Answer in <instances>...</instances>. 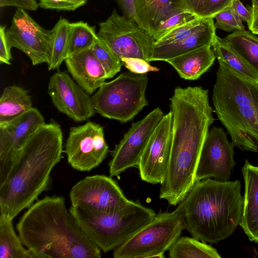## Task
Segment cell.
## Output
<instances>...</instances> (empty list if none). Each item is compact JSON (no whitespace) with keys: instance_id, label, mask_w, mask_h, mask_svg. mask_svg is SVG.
I'll use <instances>...</instances> for the list:
<instances>
[{"instance_id":"obj_24","label":"cell","mask_w":258,"mask_h":258,"mask_svg":"<svg viewBox=\"0 0 258 258\" xmlns=\"http://www.w3.org/2000/svg\"><path fill=\"white\" fill-rule=\"evenodd\" d=\"M72 23L60 17L50 30V56L47 63L49 71L58 69L69 55Z\"/></svg>"},{"instance_id":"obj_41","label":"cell","mask_w":258,"mask_h":258,"mask_svg":"<svg viewBox=\"0 0 258 258\" xmlns=\"http://www.w3.org/2000/svg\"><path fill=\"white\" fill-rule=\"evenodd\" d=\"M206 0H181L182 5L186 11L197 15L198 11Z\"/></svg>"},{"instance_id":"obj_17","label":"cell","mask_w":258,"mask_h":258,"mask_svg":"<svg viewBox=\"0 0 258 258\" xmlns=\"http://www.w3.org/2000/svg\"><path fill=\"white\" fill-rule=\"evenodd\" d=\"M47 92L56 109L75 121L86 120L96 113L90 95L67 72L58 71L50 77Z\"/></svg>"},{"instance_id":"obj_6","label":"cell","mask_w":258,"mask_h":258,"mask_svg":"<svg viewBox=\"0 0 258 258\" xmlns=\"http://www.w3.org/2000/svg\"><path fill=\"white\" fill-rule=\"evenodd\" d=\"M71 213L87 238L104 252L114 250L155 217V211L132 201L124 208L112 213H96L73 207Z\"/></svg>"},{"instance_id":"obj_9","label":"cell","mask_w":258,"mask_h":258,"mask_svg":"<svg viewBox=\"0 0 258 258\" xmlns=\"http://www.w3.org/2000/svg\"><path fill=\"white\" fill-rule=\"evenodd\" d=\"M99 26L98 39L118 60L137 57L149 61L155 40L138 24L120 15L114 9Z\"/></svg>"},{"instance_id":"obj_12","label":"cell","mask_w":258,"mask_h":258,"mask_svg":"<svg viewBox=\"0 0 258 258\" xmlns=\"http://www.w3.org/2000/svg\"><path fill=\"white\" fill-rule=\"evenodd\" d=\"M163 112L157 107L141 120L134 122L122 140L111 152L110 177L118 176L129 168L138 166L142 154Z\"/></svg>"},{"instance_id":"obj_14","label":"cell","mask_w":258,"mask_h":258,"mask_svg":"<svg viewBox=\"0 0 258 258\" xmlns=\"http://www.w3.org/2000/svg\"><path fill=\"white\" fill-rule=\"evenodd\" d=\"M45 120L32 107L13 120L0 124V184L5 180L19 151Z\"/></svg>"},{"instance_id":"obj_13","label":"cell","mask_w":258,"mask_h":258,"mask_svg":"<svg viewBox=\"0 0 258 258\" xmlns=\"http://www.w3.org/2000/svg\"><path fill=\"white\" fill-rule=\"evenodd\" d=\"M6 36L11 47L25 53L32 64L48 63L50 56V30L37 23L25 10L17 8Z\"/></svg>"},{"instance_id":"obj_37","label":"cell","mask_w":258,"mask_h":258,"mask_svg":"<svg viewBox=\"0 0 258 258\" xmlns=\"http://www.w3.org/2000/svg\"><path fill=\"white\" fill-rule=\"evenodd\" d=\"M114 1L118 5L123 16L128 20L136 23L142 27L137 14L136 0Z\"/></svg>"},{"instance_id":"obj_43","label":"cell","mask_w":258,"mask_h":258,"mask_svg":"<svg viewBox=\"0 0 258 258\" xmlns=\"http://www.w3.org/2000/svg\"><path fill=\"white\" fill-rule=\"evenodd\" d=\"M252 15L258 11V0H251Z\"/></svg>"},{"instance_id":"obj_25","label":"cell","mask_w":258,"mask_h":258,"mask_svg":"<svg viewBox=\"0 0 258 258\" xmlns=\"http://www.w3.org/2000/svg\"><path fill=\"white\" fill-rule=\"evenodd\" d=\"M13 220L0 215V258H34L17 235Z\"/></svg>"},{"instance_id":"obj_44","label":"cell","mask_w":258,"mask_h":258,"mask_svg":"<svg viewBox=\"0 0 258 258\" xmlns=\"http://www.w3.org/2000/svg\"><path fill=\"white\" fill-rule=\"evenodd\" d=\"M257 170H258V167H257Z\"/></svg>"},{"instance_id":"obj_16","label":"cell","mask_w":258,"mask_h":258,"mask_svg":"<svg viewBox=\"0 0 258 258\" xmlns=\"http://www.w3.org/2000/svg\"><path fill=\"white\" fill-rule=\"evenodd\" d=\"M172 114L164 115L151 135L138 165L141 179L161 183L168 168L171 146Z\"/></svg>"},{"instance_id":"obj_11","label":"cell","mask_w":258,"mask_h":258,"mask_svg":"<svg viewBox=\"0 0 258 258\" xmlns=\"http://www.w3.org/2000/svg\"><path fill=\"white\" fill-rule=\"evenodd\" d=\"M109 151L103 127L94 122L72 127L64 153L70 165L81 171H89L99 166Z\"/></svg>"},{"instance_id":"obj_23","label":"cell","mask_w":258,"mask_h":258,"mask_svg":"<svg viewBox=\"0 0 258 258\" xmlns=\"http://www.w3.org/2000/svg\"><path fill=\"white\" fill-rule=\"evenodd\" d=\"M32 107L29 91L16 86L5 88L0 98V124L6 123Z\"/></svg>"},{"instance_id":"obj_31","label":"cell","mask_w":258,"mask_h":258,"mask_svg":"<svg viewBox=\"0 0 258 258\" xmlns=\"http://www.w3.org/2000/svg\"><path fill=\"white\" fill-rule=\"evenodd\" d=\"M204 19V18L198 17L186 23L175 28L159 40L155 41V44H168L179 42L185 39L199 28Z\"/></svg>"},{"instance_id":"obj_1","label":"cell","mask_w":258,"mask_h":258,"mask_svg":"<svg viewBox=\"0 0 258 258\" xmlns=\"http://www.w3.org/2000/svg\"><path fill=\"white\" fill-rule=\"evenodd\" d=\"M172 114L169 164L159 198L176 206L197 182L196 172L202 147L214 121L208 91L200 86L176 87L169 98Z\"/></svg>"},{"instance_id":"obj_8","label":"cell","mask_w":258,"mask_h":258,"mask_svg":"<svg viewBox=\"0 0 258 258\" xmlns=\"http://www.w3.org/2000/svg\"><path fill=\"white\" fill-rule=\"evenodd\" d=\"M184 229L177 208L171 212H160L125 242L113 250L114 258L165 257Z\"/></svg>"},{"instance_id":"obj_3","label":"cell","mask_w":258,"mask_h":258,"mask_svg":"<svg viewBox=\"0 0 258 258\" xmlns=\"http://www.w3.org/2000/svg\"><path fill=\"white\" fill-rule=\"evenodd\" d=\"M16 229L34 258H99L100 249L76 222L64 199L46 196L31 205Z\"/></svg>"},{"instance_id":"obj_29","label":"cell","mask_w":258,"mask_h":258,"mask_svg":"<svg viewBox=\"0 0 258 258\" xmlns=\"http://www.w3.org/2000/svg\"><path fill=\"white\" fill-rule=\"evenodd\" d=\"M98 39L95 27L81 21L72 23L68 56L90 49Z\"/></svg>"},{"instance_id":"obj_26","label":"cell","mask_w":258,"mask_h":258,"mask_svg":"<svg viewBox=\"0 0 258 258\" xmlns=\"http://www.w3.org/2000/svg\"><path fill=\"white\" fill-rule=\"evenodd\" d=\"M224 39L228 45L258 73V37L250 31L235 30Z\"/></svg>"},{"instance_id":"obj_38","label":"cell","mask_w":258,"mask_h":258,"mask_svg":"<svg viewBox=\"0 0 258 258\" xmlns=\"http://www.w3.org/2000/svg\"><path fill=\"white\" fill-rule=\"evenodd\" d=\"M6 27V25L0 27V62L10 65L12 58L11 53L12 47L7 38Z\"/></svg>"},{"instance_id":"obj_5","label":"cell","mask_w":258,"mask_h":258,"mask_svg":"<svg viewBox=\"0 0 258 258\" xmlns=\"http://www.w3.org/2000/svg\"><path fill=\"white\" fill-rule=\"evenodd\" d=\"M212 101L231 143L244 151H258V83L218 61Z\"/></svg>"},{"instance_id":"obj_34","label":"cell","mask_w":258,"mask_h":258,"mask_svg":"<svg viewBox=\"0 0 258 258\" xmlns=\"http://www.w3.org/2000/svg\"><path fill=\"white\" fill-rule=\"evenodd\" d=\"M38 7L58 11H72L84 6L88 0H38Z\"/></svg>"},{"instance_id":"obj_39","label":"cell","mask_w":258,"mask_h":258,"mask_svg":"<svg viewBox=\"0 0 258 258\" xmlns=\"http://www.w3.org/2000/svg\"><path fill=\"white\" fill-rule=\"evenodd\" d=\"M230 7L240 19L246 22L249 27L251 24L253 16L251 8H246L240 0H233Z\"/></svg>"},{"instance_id":"obj_18","label":"cell","mask_w":258,"mask_h":258,"mask_svg":"<svg viewBox=\"0 0 258 258\" xmlns=\"http://www.w3.org/2000/svg\"><path fill=\"white\" fill-rule=\"evenodd\" d=\"M64 62L72 78L89 95L107 79L101 63L91 49L69 55Z\"/></svg>"},{"instance_id":"obj_30","label":"cell","mask_w":258,"mask_h":258,"mask_svg":"<svg viewBox=\"0 0 258 258\" xmlns=\"http://www.w3.org/2000/svg\"><path fill=\"white\" fill-rule=\"evenodd\" d=\"M90 49L101 63L107 79L113 77L120 72L122 66L121 62L99 39Z\"/></svg>"},{"instance_id":"obj_45","label":"cell","mask_w":258,"mask_h":258,"mask_svg":"<svg viewBox=\"0 0 258 258\" xmlns=\"http://www.w3.org/2000/svg\"><path fill=\"white\" fill-rule=\"evenodd\" d=\"M258 35V34H257Z\"/></svg>"},{"instance_id":"obj_33","label":"cell","mask_w":258,"mask_h":258,"mask_svg":"<svg viewBox=\"0 0 258 258\" xmlns=\"http://www.w3.org/2000/svg\"><path fill=\"white\" fill-rule=\"evenodd\" d=\"M214 19L216 20L214 23L216 28L228 32L244 29L242 21L230 6L216 14Z\"/></svg>"},{"instance_id":"obj_10","label":"cell","mask_w":258,"mask_h":258,"mask_svg":"<svg viewBox=\"0 0 258 258\" xmlns=\"http://www.w3.org/2000/svg\"><path fill=\"white\" fill-rule=\"evenodd\" d=\"M70 198L72 206L96 213L119 211L132 201L115 180L104 175L85 177L72 187Z\"/></svg>"},{"instance_id":"obj_21","label":"cell","mask_w":258,"mask_h":258,"mask_svg":"<svg viewBox=\"0 0 258 258\" xmlns=\"http://www.w3.org/2000/svg\"><path fill=\"white\" fill-rule=\"evenodd\" d=\"M136 8L142 27L152 36L161 23L185 10L181 0H136Z\"/></svg>"},{"instance_id":"obj_15","label":"cell","mask_w":258,"mask_h":258,"mask_svg":"<svg viewBox=\"0 0 258 258\" xmlns=\"http://www.w3.org/2000/svg\"><path fill=\"white\" fill-rule=\"evenodd\" d=\"M233 147L222 128L214 126L209 131L198 164L197 181L209 178L228 180L235 165Z\"/></svg>"},{"instance_id":"obj_40","label":"cell","mask_w":258,"mask_h":258,"mask_svg":"<svg viewBox=\"0 0 258 258\" xmlns=\"http://www.w3.org/2000/svg\"><path fill=\"white\" fill-rule=\"evenodd\" d=\"M16 7L29 11H36L38 7L36 0H0V7Z\"/></svg>"},{"instance_id":"obj_27","label":"cell","mask_w":258,"mask_h":258,"mask_svg":"<svg viewBox=\"0 0 258 258\" xmlns=\"http://www.w3.org/2000/svg\"><path fill=\"white\" fill-rule=\"evenodd\" d=\"M170 258H220L217 249L194 237H179L169 250Z\"/></svg>"},{"instance_id":"obj_4","label":"cell","mask_w":258,"mask_h":258,"mask_svg":"<svg viewBox=\"0 0 258 258\" xmlns=\"http://www.w3.org/2000/svg\"><path fill=\"white\" fill-rule=\"evenodd\" d=\"M242 204L239 180L209 178L197 181L177 208L184 229L192 237L217 243L239 225Z\"/></svg>"},{"instance_id":"obj_35","label":"cell","mask_w":258,"mask_h":258,"mask_svg":"<svg viewBox=\"0 0 258 258\" xmlns=\"http://www.w3.org/2000/svg\"><path fill=\"white\" fill-rule=\"evenodd\" d=\"M120 61L130 72L137 74H144L150 72H158L159 69L151 66L149 61L137 57H124Z\"/></svg>"},{"instance_id":"obj_42","label":"cell","mask_w":258,"mask_h":258,"mask_svg":"<svg viewBox=\"0 0 258 258\" xmlns=\"http://www.w3.org/2000/svg\"><path fill=\"white\" fill-rule=\"evenodd\" d=\"M248 29L253 34H258V11L253 15L251 24Z\"/></svg>"},{"instance_id":"obj_22","label":"cell","mask_w":258,"mask_h":258,"mask_svg":"<svg viewBox=\"0 0 258 258\" xmlns=\"http://www.w3.org/2000/svg\"><path fill=\"white\" fill-rule=\"evenodd\" d=\"M212 46H206L167 59L179 76L185 80H196L213 64L216 55Z\"/></svg>"},{"instance_id":"obj_7","label":"cell","mask_w":258,"mask_h":258,"mask_svg":"<svg viewBox=\"0 0 258 258\" xmlns=\"http://www.w3.org/2000/svg\"><path fill=\"white\" fill-rule=\"evenodd\" d=\"M148 81L146 74L128 72L104 82L91 97L95 112L121 123L132 120L148 104L145 96Z\"/></svg>"},{"instance_id":"obj_2","label":"cell","mask_w":258,"mask_h":258,"mask_svg":"<svg viewBox=\"0 0 258 258\" xmlns=\"http://www.w3.org/2000/svg\"><path fill=\"white\" fill-rule=\"evenodd\" d=\"M63 135L52 120L40 126L19 151L0 185V213L12 219L47 189L50 173L62 157Z\"/></svg>"},{"instance_id":"obj_36","label":"cell","mask_w":258,"mask_h":258,"mask_svg":"<svg viewBox=\"0 0 258 258\" xmlns=\"http://www.w3.org/2000/svg\"><path fill=\"white\" fill-rule=\"evenodd\" d=\"M233 0H206L197 15L201 18H212L230 7Z\"/></svg>"},{"instance_id":"obj_32","label":"cell","mask_w":258,"mask_h":258,"mask_svg":"<svg viewBox=\"0 0 258 258\" xmlns=\"http://www.w3.org/2000/svg\"><path fill=\"white\" fill-rule=\"evenodd\" d=\"M197 17V15L189 11H181L161 23L155 29L152 36L155 41H157L170 31Z\"/></svg>"},{"instance_id":"obj_28","label":"cell","mask_w":258,"mask_h":258,"mask_svg":"<svg viewBox=\"0 0 258 258\" xmlns=\"http://www.w3.org/2000/svg\"><path fill=\"white\" fill-rule=\"evenodd\" d=\"M212 47L218 61L225 62L237 73L258 83V73L228 45L224 38L216 35Z\"/></svg>"},{"instance_id":"obj_20","label":"cell","mask_w":258,"mask_h":258,"mask_svg":"<svg viewBox=\"0 0 258 258\" xmlns=\"http://www.w3.org/2000/svg\"><path fill=\"white\" fill-rule=\"evenodd\" d=\"M244 182L242 216L239 225L249 240L258 242V170L246 160L241 168Z\"/></svg>"},{"instance_id":"obj_19","label":"cell","mask_w":258,"mask_h":258,"mask_svg":"<svg viewBox=\"0 0 258 258\" xmlns=\"http://www.w3.org/2000/svg\"><path fill=\"white\" fill-rule=\"evenodd\" d=\"M216 36L214 18H204L199 28L185 39L175 43L154 44L149 61L163 60L179 56L198 48L212 46Z\"/></svg>"}]
</instances>
